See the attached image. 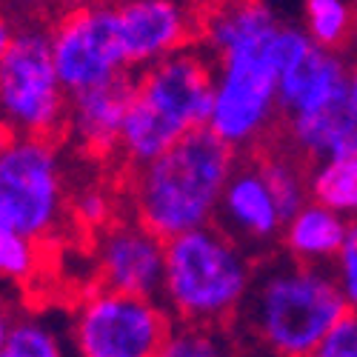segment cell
Masks as SVG:
<instances>
[{
	"label": "cell",
	"instance_id": "obj_1",
	"mask_svg": "<svg viewBox=\"0 0 357 357\" xmlns=\"http://www.w3.org/2000/svg\"><path fill=\"white\" fill-rule=\"evenodd\" d=\"M241 158L209 126L195 129L160 158L126 172L123 206L163 241L209 226Z\"/></svg>",
	"mask_w": 357,
	"mask_h": 357
},
{
	"label": "cell",
	"instance_id": "obj_2",
	"mask_svg": "<svg viewBox=\"0 0 357 357\" xmlns=\"http://www.w3.org/2000/svg\"><path fill=\"white\" fill-rule=\"evenodd\" d=\"M346 312L351 309L329 266L297 263L280 252L257 260L234 329L272 357H309Z\"/></svg>",
	"mask_w": 357,
	"mask_h": 357
},
{
	"label": "cell",
	"instance_id": "obj_3",
	"mask_svg": "<svg viewBox=\"0 0 357 357\" xmlns=\"http://www.w3.org/2000/svg\"><path fill=\"white\" fill-rule=\"evenodd\" d=\"M215 61L197 43L135 72V98L114 152L123 174L160 158L181 137L209 126Z\"/></svg>",
	"mask_w": 357,
	"mask_h": 357
},
{
	"label": "cell",
	"instance_id": "obj_4",
	"mask_svg": "<svg viewBox=\"0 0 357 357\" xmlns=\"http://www.w3.org/2000/svg\"><path fill=\"white\" fill-rule=\"evenodd\" d=\"M257 255L209 223L166 241L160 303L172 320L231 329L255 283Z\"/></svg>",
	"mask_w": 357,
	"mask_h": 357
},
{
	"label": "cell",
	"instance_id": "obj_5",
	"mask_svg": "<svg viewBox=\"0 0 357 357\" xmlns=\"http://www.w3.org/2000/svg\"><path fill=\"white\" fill-rule=\"evenodd\" d=\"M69 169L57 137L0 135V234L54 243L69 220Z\"/></svg>",
	"mask_w": 357,
	"mask_h": 357
},
{
	"label": "cell",
	"instance_id": "obj_6",
	"mask_svg": "<svg viewBox=\"0 0 357 357\" xmlns=\"http://www.w3.org/2000/svg\"><path fill=\"white\" fill-rule=\"evenodd\" d=\"M278 26L266 38L215 61V100L209 129L237 155L260 152L280 132V61L275 49Z\"/></svg>",
	"mask_w": 357,
	"mask_h": 357
},
{
	"label": "cell",
	"instance_id": "obj_7",
	"mask_svg": "<svg viewBox=\"0 0 357 357\" xmlns=\"http://www.w3.org/2000/svg\"><path fill=\"white\" fill-rule=\"evenodd\" d=\"M69 92L54 69L49 29L20 26L0 57V135L61 137Z\"/></svg>",
	"mask_w": 357,
	"mask_h": 357
},
{
	"label": "cell",
	"instance_id": "obj_8",
	"mask_svg": "<svg viewBox=\"0 0 357 357\" xmlns=\"http://www.w3.org/2000/svg\"><path fill=\"white\" fill-rule=\"evenodd\" d=\"M172 323L160 297L92 283L75 301L66 329L75 357H155Z\"/></svg>",
	"mask_w": 357,
	"mask_h": 357
},
{
	"label": "cell",
	"instance_id": "obj_9",
	"mask_svg": "<svg viewBox=\"0 0 357 357\" xmlns=\"http://www.w3.org/2000/svg\"><path fill=\"white\" fill-rule=\"evenodd\" d=\"M49 43L54 69L69 95L132 72L112 3L61 12L49 23Z\"/></svg>",
	"mask_w": 357,
	"mask_h": 357
},
{
	"label": "cell",
	"instance_id": "obj_10",
	"mask_svg": "<svg viewBox=\"0 0 357 357\" xmlns=\"http://www.w3.org/2000/svg\"><path fill=\"white\" fill-rule=\"evenodd\" d=\"M92 269L95 283L100 286L140 297H160L166 241L129 212L117 215L106 229L92 234Z\"/></svg>",
	"mask_w": 357,
	"mask_h": 357
},
{
	"label": "cell",
	"instance_id": "obj_11",
	"mask_svg": "<svg viewBox=\"0 0 357 357\" xmlns=\"http://www.w3.org/2000/svg\"><path fill=\"white\" fill-rule=\"evenodd\" d=\"M132 72L197 43V15L181 0H112Z\"/></svg>",
	"mask_w": 357,
	"mask_h": 357
},
{
	"label": "cell",
	"instance_id": "obj_12",
	"mask_svg": "<svg viewBox=\"0 0 357 357\" xmlns=\"http://www.w3.org/2000/svg\"><path fill=\"white\" fill-rule=\"evenodd\" d=\"M283 220L286 218L269 183H266L257 158L243 155L220 195L215 223L223 226L231 237H237L249 252L266 257L280 241Z\"/></svg>",
	"mask_w": 357,
	"mask_h": 357
},
{
	"label": "cell",
	"instance_id": "obj_13",
	"mask_svg": "<svg viewBox=\"0 0 357 357\" xmlns=\"http://www.w3.org/2000/svg\"><path fill=\"white\" fill-rule=\"evenodd\" d=\"M135 98V72H126L103 86L69 95L63 135L80 155L92 160H114L117 140Z\"/></svg>",
	"mask_w": 357,
	"mask_h": 357
},
{
	"label": "cell",
	"instance_id": "obj_14",
	"mask_svg": "<svg viewBox=\"0 0 357 357\" xmlns=\"http://www.w3.org/2000/svg\"><path fill=\"white\" fill-rule=\"evenodd\" d=\"M349 95V57L346 52L309 46L297 61H291L278 80V98L283 117L309 114L337 103Z\"/></svg>",
	"mask_w": 357,
	"mask_h": 357
},
{
	"label": "cell",
	"instance_id": "obj_15",
	"mask_svg": "<svg viewBox=\"0 0 357 357\" xmlns=\"http://www.w3.org/2000/svg\"><path fill=\"white\" fill-rule=\"evenodd\" d=\"M280 20L266 0H218L197 15V46L218 57L266 38Z\"/></svg>",
	"mask_w": 357,
	"mask_h": 357
},
{
	"label": "cell",
	"instance_id": "obj_16",
	"mask_svg": "<svg viewBox=\"0 0 357 357\" xmlns=\"http://www.w3.org/2000/svg\"><path fill=\"white\" fill-rule=\"evenodd\" d=\"M278 140H283L306 163L349 155L357 146V123L349 112V100L320 112L283 117Z\"/></svg>",
	"mask_w": 357,
	"mask_h": 357
},
{
	"label": "cell",
	"instance_id": "obj_17",
	"mask_svg": "<svg viewBox=\"0 0 357 357\" xmlns=\"http://www.w3.org/2000/svg\"><path fill=\"white\" fill-rule=\"evenodd\" d=\"M346 229L349 220L343 215L317 200H306L294 215L283 220L278 249L297 263L329 266L343 243Z\"/></svg>",
	"mask_w": 357,
	"mask_h": 357
},
{
	"label": "cell",
	"instance_id": "obj_18",
	"mask_svg": "<svg viewBox=\"0 0 357 357\" xmlns=\"http://www.w3.org/2000/svg\"><path fill=\"white\" fill-rule=\"evenodd\" d=\"M257 163H260V172L269 183L278 206L283 218L294 215L306 200H312L309 195V163L291 152V149L283 143V140H272L269 146H263L260 152H255Z\"/></svg>",
	"mask_w": 357,
	"mask_h": 357
},
{
	"label": "cell",
	"instance_id": "obj_19",
	"mask_svg": "<svg viewBox=\"0 0 357 357\" xmlns=\"http://www.w3.org/2000/svg\"><path fill=\"white\" fill-rule=\"evenodd\" d=\"M309 195L346 220L357 218V146L349 155L309 163Z\"/></svg>",
	"mask_w": 357,
	"mask_h": 357
},
{
	"label": "cell",
	"instance_id": "obj_20",
	"mask_svg": "<svg viewBox=\"0 0 357 357\" xmlns=\"http://www.w3.org/2000/svg\"><path fill=\"white\" fill-rule=\"evenodd\" d=\"M0 357H75L69 329L43 312H23L0 343Z\"/></svg>",
	"mask_w": 357,
	"mask_h": 357
},
{
	"label": "cell",
	"instance_id": "obj_21",
	"mask_svg": "<svg viewBox=\"0 0 357 357\" xmlns=\"http://www.w3.org/2000/svg\"><path fill=\"white\" fill-rule=\"evenodd\" d=\"M303 29L314 46L346 52L357 43V9L349 0H303Z\"/></svg>",
	"mask_w": 357,
	"mask_h": 357
},
{
	"label": "cell",
	"instance_id": "obj_22",
	"mask_svg": "<svg viewBox=\"0 0 357 357\" xmlns=\"http://www.w3.org/2000/svg\"><path fill=\"white\" fill-rule=\"evenodd\" d=\"M155 357H231V337L223 326L174 320Z\"/></svg>",
	"mask_w": 357,
	"mask_h": 357
},
{
	"label": "cell",
	"instance_id": "obj_23",
	"mask_svg": "<svg viewBox=\"0 0 357 357\" xmlns=\"http://www.w3.org/2000/svg\"><path fill=\"white\" fill-rule=\"evenodd\" d=\"M46 243L26 234H0V286H26L38 278L46 260Z\"/></svg>",
	"mask_w": 357,
	"mask_h": 357
},
{
	"label": "cell",
	"instance_id": "obj_24",
	"mask_svg": "<svg viewBox=\"0 0 357 357\" xmlns=\"http://www.w3.org/2000/svg\"><path fill=\"white\" fill-rule=\"evenodd\" d=\"M121 203H123V195L117 197V192H112L109 186H103V183H86V186L72 192L69 220L86 237H92V234H98L100 229H106L117 218V206H121Z\"/></svg>",
	"mask_w": 357,
	"mask_h": 357
},
{
	"label": "cell",
	"instance_id": "obj_25",
	"mask_svg": "<svg viewBox=\"0 0 357 357\" xmlns=\"http://www.w3.org/2000/svg\"><path fill=\"white\" fill-rule=\"evenodd\" d=\"M329 269L340 286V294L346 297V303L351 312H357V218L349 220L346 237L335 255V260L329 263Z\"/></svg>",
	"mask_w": 357,
	"mask_h": 357
},
{
	"label": "cell",
	"instance_id": "obj_26",
	"mask_svg": "<svg viewBox=\"0 0 357 357\" xmlns=\"http://www.w3.org/2000/svg\"><path fill=\"white\" fill-rule=\"evenodd\" d=\"M309 357H357V312H346Z\"/></svg>",
	"mask_w": 357,
	"mask_h": 357
},
{
	"label": "cell",
	"instance_id": "obj_27",
	"mask_svg": "<svg viewBox=\"0 0 357 357\" xmlns=\"http://www.w3.org/2000/svg\"><path fill=\"white\" fill-rule=\"evenodd\" d=\"M23 314V309L17 306V301L9 294V286H0V343H3L12 332V326L17 323V317Z\"/></svg>",
	"mask_w": 357,
	"mask_h": 357
},
{
	"label": "cell",
	"instance_id": "obj_28",
	"mask_svg": "<svg viewBox=\"0 0 357 357\" xmlns=\"http://www.w3.org/2000/svg\"><path fill=\"white\" fill-rule=\"evenodd\" d=\"M349 112L354 117V123H357V49H354V57H349Z\"/></svg>",
	"mask_w": 357,
	"mask_h": 357
},
{
	"label": "cell",
	"instance_id": "obj_29",
	"mask_svg": "<svg viewBox=\"0 0 357 357\" xmlns=\"http://www.w3.org/2000/svg\"><path fill=\"white\" fill-rule=\"evenodd\" d=\"M15 35H17V26L12 23V17H9V15L0 12V57H3V54H6V49L12 46Z\"/></svg>",
	"mask_w": 357,
	"mask_h": 357
},
{
	"label": "cell",
	"instance_id": "obj_30",
	"mask_svg": "<svg viewBox=\"0 0 357 357\" xmlns=\"http://www.w3.org/2000/svg\"><path fill=\"white\" fill-rule=\"evenodd\" d=\"M61 12H72V9H92V6H103L112 3V0H54Z\"/></svg>",
	"mask_w": 357,
	"mask_h": 357
}]
</instances>
